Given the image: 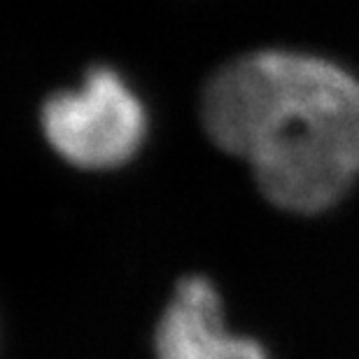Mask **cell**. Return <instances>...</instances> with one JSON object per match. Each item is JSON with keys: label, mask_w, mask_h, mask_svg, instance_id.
<instances>
[{"label": "cell", "mask_w": 359, "mask_h": 359, "mask_svg": "<svg viewBox=\"0 0 359 359\" xmlns=\"http://www.w3.org/2000/svg\"><path fill=\"white\" fill-rule=\"evenodd\" d=\"M203 124L285 210H325L359 175V82L325 59L259 52L231 61L208 82Z\"/></svg>", "instance_id": "obj_1"}, {"label": "cell", "mask_w": 359, "mask_h": 359, "mask_svg": "<svg viewBox=\"0 0 359 359\" xmlns=\"http://www.w3.org/2000/svg\"><path fill=\"white\" fill-rule=\"evenodd\" d=\"M156 359H269L252 339L226 332L219 297L205 278H184L154 336Z\"/></svg>", "instance_id": "obj_3"}, {"label": "cell", "mask_w": 359, "mask_h": 359, "mask_svg": "<svg viewBox=\"0 0 359 359\" xmlns=\"http://www.w3.org/2000/svg\"><path fill=\"white\" fill-rule=\"evenodd\" d=\"M42 128L56 152L80 168H114L138 152L145 110L110 68H93L80 89L54 93L42 107Z\"/></svg>", "instance_id": "obj_2"}]
</instances>
